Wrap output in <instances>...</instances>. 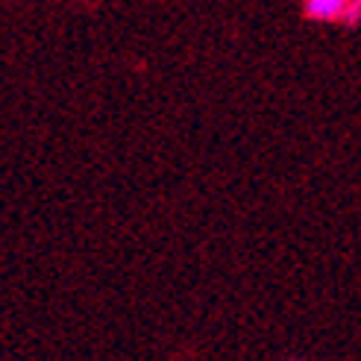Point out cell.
Returning a JSON list of instances; mask_svg holds the SVG:
<instances>
[{
    "label": "cell",
    "instance_id": "obj_2",
    "mask_svg": "<svg viewBox=\"0 0 361 361\" xmlns=\"http://www.w3.org/2000/svg\"><path fill=\"white\" fill-rule=\"evenodd\" d=\"M347 27H358L361 24V0H350L347 4V12H344V18H341Z\"/></svg>",
    "mask_w": 361,
    "mask_h": 361
},
{
    "label": "cell",
    "instance_id": "obj_1",
    "mask_svg": "<svg viewBox=\"0 0 361 361\" xmlns=\"http://www.w3.org/2000/svg\"><path fill=\"white\" fill-rule=\"evenodd\" d=\"M350 0H302V12L309 21L317 24H335L344 18Z\"/></svg>",
    "mask_w": 361,
    "mask_h": 361
}]
</instances>
